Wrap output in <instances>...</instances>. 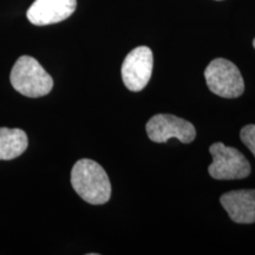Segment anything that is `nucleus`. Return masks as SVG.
<instances>
[{"label":"nucleus","instance_id":"obj_1","mask_svg":"<svg viewBox=\"0 0 255 255\" xmlns=\"http://www.w3.org/2000/svg\"><path fill=\"white\" fill-rule=\"evenodd\" d=\"M76 193L90 205H104L111 197V183L102 165L89 158L76 162L71 171Z\"/></svg>","mask_w":255,"mask_h":255},{"label":"nucleus","instance_id":"obj_2","mask_svg":"<svg viewBox=\"0 0 255 255\" xmlns=\"http://www.w3.org/2000/svg\"><path fill=\"white\" fill-rule=\"evenodd\" d=\"M9 81L15 91L30 98L49 95L53 88L52 77L31 56L18 58L12 68Z\"/></svg>","mask_w":255,"mask_h":255},{"label":"nucleus","instance_id":"obj_3","mask_svg":"<svg viewBox=\"0 0 255 255\" xmlns=\"http://www.w3.org/2000/svg\"><path fill=\"white\" fill-rule=\"evenodd\" d=\"M205 78L209 90L222 98L240 97L245 91L240 70L227 59L212 60L205 70Z\"/></svg>","mask_w":255,"mask_h":255},{"label":"nucleus","instance_id":"obj_4","mask_svg":"<svg viewBox=\"0 0 255 255\" xmlns=\"http://www.w3.org/2000/svg\"><path fill=\"white\" fill-rule=\"evenodd\" d=\"M209 152L213 156V162L208 173L215 180H240L250 176V162L238 149L218 142L210 145Z\"/></svg>","mask_w":255,"mask_h":255},{"label":"nucleus","instance_id":"obj_5","mask_svg":"<svg viewBox=\"0 0 255 255\" xmlns=\"http://www.w3.org/2000/svg\"><path fill=\"white\" fill-rule=\"evenodd\" d=\"M145 128L148 137L155 143H165L170 138H177L182 143H191L196 137L193 124L174 115H155L148 121Z\"/></svg>","mask_w":255,"mask_h":255},{"label":"nucleus","instance_id":"obj_6","mask_svg":"<svg viewBox=\"0 0 255 255\" xmlns=\"http://www.w3.org/2000/svg\"><path fill=\"white\" fill-rule=\"evenodd\" d=\"M154 57L148 46L133 49L124 59L122 78L128 90L138 92L146 87L151 78Z\"/></svg>","mask_w":255,"mask_h":255},{"label":"nucleus","instance_id":"obj_7","mask_svg":"<svg viewBox=\"0 0 255 255\" xmlns=\"http://www.w3.org/2000/svg\"><path fill=\"white\" fill-rule=\"evenodd\" d=\"M77 7V0H34L26 17L37 26L57 24L68 19Z\"/></svg>","mask_w":255,"mask_h":255},{"label":"nucleus","instance_id":"obj_8","mask_svg":"<svg viewBox=\"0 0 255 255\" xmlns=\"http://www.w3.org/2000/svg\"><path fill=\"white\" fill-rule=\"evenodd\" d=\"M221 203L232 221L250 225L255 222V190L241 189L223 194Z\"/></svg>","mask_w":255,"mask_h":255},{"label":"nucleus","instance_id":"obj_9","mask_svg":"<svg viewBox=\"0 0 255 255\" xmlns=\"http://www.w3.org/2000/svg\"><path fill=\"white\" fill-rule=\"evenodd\" d=\"M28 138L26 132L21 129L0 128V159L17 158L27 149Z\"/></svg>","mask_w":255,"mask_h":255},{"label":"nucleus","instance_id":"obj_10","mask_svg":"<svg viewBox=\"0 0 255 255\" xmlns=\"http://www.w3.org/2000/svg\"><path fill=\"white\" fill-rule=\"evenodd\" d=\"M240 138L245 143V145L252 151L255 157V126L254 124H248L244 127L240 131Z\"/></svg>","mask_w":255,"mask_h":255},{"label":"nucleus","instance_id":"obj_11","mask_svg":"<svg viewBox=\"0 0 255 255\" xmlns=\"http://www.w3.org/2000/svg\"><path fill=\"white\" fill-rule=\"evenodd\" d=\"M253 46H254V49H255V38H254V40H253Z\"/></svg>","mask_w":255,"mask_h":255}]
</instances>
